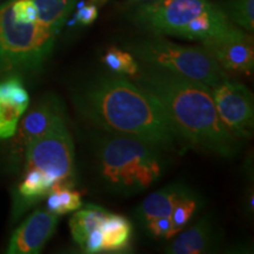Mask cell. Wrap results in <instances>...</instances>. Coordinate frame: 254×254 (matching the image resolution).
<instances>
[{
  "label": "cell",
  "instance_id": "8",
  "mask_svg": "<svg viewBox=\"0 0 254 254\" xmlns=\"http://www.w3.org/2000/svg\"><path fill=\"white\" fill-rule=\"evenodd\" d=\"M215 109L230 131L238 138H250L254 127L253 94L238 81H221L211 88Z\"/></svg>",
  "mask_w": 254,
  "mask_h": 254
},
{
  "label": "cell",
  "instance_id": "9",
  "mask_svg": "<svg viewBox=\"0 0 254 254\" xmlns=\"http://www.w3.org/2000/svg\"><path fill=\"white\" fill-rule=\"evenodd\" d=\"M202 47L213 57L225 72L251 74L254 69L253 38L236 27L224 36L201 41Z\"/></svg>",
  "mask_w": 254,
  "mask_h": 254
},
{
  "label": "cell",
  "instance_id": "5",
  "mask_svg": "<svg viewBox=\"0 0 254 254\" xmlns=\"http://www.w3.org/2000/svg\"><path fill=\"white\" fill-rule=\"evenodd\" d=\"M132 52L142 65L177 73L211 88L228 79L226 72L202 46L179 45L158 37L138 41L132 45Z\"/></svg>",
  "mask_w": 254,
  "mask_h": 254
},
{
  "label": "cell",
  "instance_id": "11",
  "mask_svg": "<svg viewBox=\"0 0 254 254\" xmlns=\"http://www.w3.org/2000/svg\"><path fill=\"white\" fill-rule=\"evenodd\" d=\"M58 225V215L47 209H37L21 222L12 234L8 254H37L52 238Z\"/></svg>",
  "mask_w": 254,
  "mask_h": 254
},
{
  "label": "cell",
  "instance_id": "17",
  "mask_svg": "<svg viewBox=\"0 0 254 254\" xmlns=\"http://www.w3.org/2000/svg\"><path fill=\"white\" fill-rule=\"evenodd\" d=\"M39 11V20L45 26L60 33L77 5L78 0H33Z\"/></svg>",
  "mask_w": 254,
  "mask_h": 254
},
{
  "label": "cell",
  "instance_id": "3",
  "mask_svg": "<svg viewBox=\"0 0 254 254\" xmlns=\"http://www.w3.org/2000/svg\"><path fill=\"white\" fill-rule=\"evenodd\" d=\"M95 146L100 179L111 192L138 194L163 177L165 161L161 150L140 139L106 135Z\"/></svg>",
  "mask_w": 254,
  "mask_h": 254
},
{
  "label": "cell",
  "instance_id": "23",
  "mask_svg": "<svg viewBox=\"0 0 254 254\" xmlns=\"http://www.w3.org/2000/svg\"><path fill=\"white\" fill-rule=\"evenodd\" d=\"M98 14H99L98 6L93 4V2L88 1L87 4H82L78 8V11L75 12L74 21L80 25H84V26H87V25H91L98 18Z\"/></svg>",
  "mask_w": 254,
  "mask_h": 254
},
{
  "label": "cell",
  "instance_id": "22",
  "mask_svg": "<svg viewBox=\"0 0 254 254\" xmlns=\"http://www.w3.org/2000/svg\"><path fill=\"white\" fill-rule=\"evenodd\" d=\"M147 233L155 239H171L174 236L172 221L170 217L152 219L144 224Z\"/></svg>",
  "mask_w": 254,
  "mask_h": 254
},
{
  "label": "cell",
  "instance_id": "7",
  "mask_svg": "<svg viewBox=\"0 0 254 254\" xmlns=\"http://www.w3.org/2000/svg\"><path fill=\"white\" fill-rule=\"evenodd\" d=\"M215 6L211 0H155L139 6L134 17L138 25L154 34L182 38L194 19Z\"/></svg>",
  "mask_w": 254,
  "mask_h": 254
},
{
  "label": "cell",
  "instance_id": "4",
  "mask_svg": "<svg viewBox=\"0 0 254 254\" xmlns=\"http://www.w3.org/2000/svg\"><path fill=\"white\" fill-rule=\"evenodd\" d=\"M58 32L14 17L9 0L0 4V71L11 75L40 71L55 50Z\"/></svg>",
  "mask_w": 254,
  "mask_h": 254
},
{
  "label": "cell",
  "instance_id": "14",
  "mask_svg": "<svg viewBox=\"0 0 254 254\" xmlns=\"http://www.w3.org/2000/svg\"><path fill=\"white\" fill-rule=\"evenodd\" d=\"M189 186L184 184L176 183L163 187V189L151 193L142 200V202L136 208L135 214L138 220L142 225L152 219L160 217H170L176 206L177 201Z\"/></svg>",
  "mask_w": 254,
  "mask_h": 254
},
{
  "label": "cell",
  "instance_id": "1",
  "mask_svg": "<svg viewBox=\"0 0 254 254\" xmlns=\"http://www.w3.org/2000/svg\"><path fill=\"white\" fill-rule=\"evenodd\" d=\"M78 112L113 134L133 136L159 150L184 145L158 101L123 75H99L73 95Z\"/></svg>",
  "mask_w": 254,
  "mask_h": 254
},
{
  "label": "cell",
  "instance_id": "2",
  "mask_svg": "<svg viewBox=\"0 0 254 254\" xmlns=\"http://www.w3.org/2000/svg\"><path fill=\"white\" fill-rule=\"evenodd\" d=\"M133 79L158 101L184 145L225 158L240 151L241 139L221 122L207 85L147 65Z\"/></svg>",
  "mask_w": 254,
  "mask_h": 254
},
{
  "label": "cell",
  "instance_id": "10",
  "mask_svg": "<svg viewBox=\"0 0 254 254\" xmlns=\"http://www.w3.org/2000/svg\"><path fill=\"white\" fill-rule=\"evenodd\" d=\"M63 120H66V116L60 98L55 94L41 98L18 125L14 134L17 136L14 140L15 150L24 153L32 141L45 134Z\"/></svg>",
  "mask_w": 254,
  "mask_h": 254
},
{
  "label": "cell",
  "instance_id": "24",
  "mask_svg": "<svg viewBox=\"0 0 254 254\" xmlns=\"http://www.w3.org/2000/svg\"><path fill=\"white\" fill-rule=\"evenodd\" d=\"M90 2H93V4H95L97 6H100V5H104L105 2H107L109 0H88Z\"/></svg>",
  "mask_w": 254,
  "mask_h": 254
},
{
  "label": "cell",
  "instance_id": "13",
  "mask_svg": "<svg viewBox=\"0 0 254 254\" xmlns=\"http://www.w3.org/2000/svg\"><path fill=\"white\" fill-rule=\"evenodd\" d=\"M217 234L211 217L206 215L183 232L168 246L166 252L171 254H200L211 252L217 244Z\"/></svg>",
  "mask_w": 254,
  "mask_h": 254
},
{
  "label": "cell",
  "instance_id": "18",
  "mask_svg": "<svg viewBox=\"0 0 254 254\" xmlns=\"http://www.w3.org/2000/svg\"><path fill=\"white\" fill-rule=\"evenodd\" d=\"M46 199L47 211L57 215L71 213L82 206L80 193L66 184H56Z\"/></svg>",
  "mask_w": 254,
  "mask_h": 254
},
{
  "label": "cell",
  "instance_id": "12",
  "mask_svg": "<svg viewBox=\"0 0 254 254\" xmlns=\"http://www.w3.org/2000/svg\"><path fill=\"white\" fill-rule=\"evenodd\" d=\"M30 105V95L19 75L0 81V139L14 136L21 117Z\"/></svg>",
  "mask_w": 254,
  "mask_h": 254
},
{
  "label": "cell",
  "instance_id": "19",
  "mask_svg": "<svg viewBox=\"0 0 254 254\" xmlns=\"http://www.w3.org/2000/svg\"><path fill=\"white\" fill-rule=\"evenodd\" d=\"M201 198L196 194L194 190H190L189 187L177 201L172 211V214H171L174 236L179 233L189 224L190 219L194 217L196 212L201 207Z\"/></svg>",
  "mask_w": 254,
  "mask_h": 254
},
{
  "label": "cell",
  "instance_id": "6",
  "mask_svg": "<svg viewBox=\"0 0 254 254\" xmlns=\"http://www.w3.org/2000/svg\"><path fill=\"white\" fill-rule=\"evenodd\" d=\"M74 144L66 120L27 146L24 152L25 167L34 168L56 184L74 187Z\"/></svg>",
  "mask_w": 254,
  "mask_h": 254
},
{
  "label": "cell",
  "instance_id": "20",
  "mask_svg": "<svg viewBox=\"0 0 254 254\" xmlns=\"http://www.w3.org/2000/svg\"><path fill=\"white\" fill-rule=\"evenodd\" d=\"M103 63L116 74H125L132 78L136 75L140 68L132 53L120 50L118 47H111L107 50L103 57Z\"/></svg>",
  "mask_w": 254,
  "mask_h": 254
},
{
  "label": "cell",
  "instance_id": "21",
  "mask_svg": "<svg viewBox=\"0 0 254 254\" xmlns=\"http://www.w3.org/2000/svg\"><path fill=\"white\" fill-rule=\"evenodd\" d=\"M234 25L247 32L254 30V0H227L222 6Z\"/></svg>",
  "mask_w": 254,
  "mask_h": 254
},
{
  "label": "cell",
  "instance_id": "15",
  "mask_svg": "<svg viewBox=\"0 0 254 254\" xmlns=\"http://www.w3.org/2000/svg\"><path fill=\"white\" fill-rule=\"evenodd\" d=\"M103 252H123L129 247L133 227L128 219L109 212L100 225Z\"/></svg>",
  "mask_w": 254,
  "mask_h": 254
},
{
  "label": "cell",
  "instance_id": "16",
  "mask_svg": "<svg viewBox=\"0 0 254 254\" xmlns=\"http://www.w3.org/2000/svg\"><path fill=\"white\" fill-rule=\"evenodd\" d=\"M109 211L101 206L88 204L74 211L69 219V231L72 239L79 247H82L92 232L100 227Z\"/></svg>",
  "mask_w": 254,
  "mask_h": 254
}]
</instances>
